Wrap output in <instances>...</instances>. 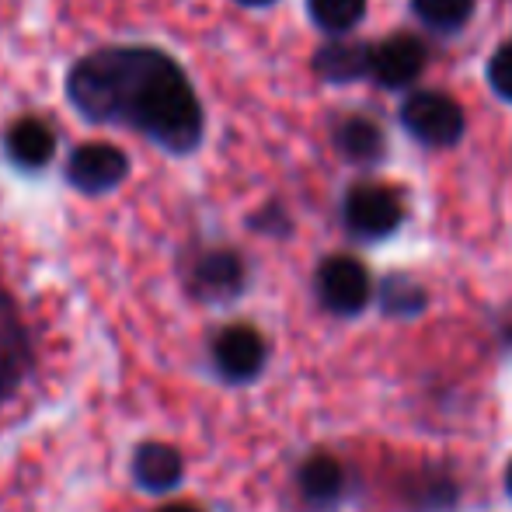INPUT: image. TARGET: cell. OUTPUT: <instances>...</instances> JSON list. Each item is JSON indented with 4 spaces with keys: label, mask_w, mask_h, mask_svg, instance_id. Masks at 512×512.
I'll return each instance as SVG.
<instances>
[{
    "label": "cell",
    "mask_w": 512,
    "mask_h": 512,
    "mask_svg": "<svg viewBox=\"0 0 512 512\" xmlns=\"http://www.w3.org/2000/svg\"><path fill=\"white\" fill-rule=\"evenodd\" d=\"M213 363L220 370L223 380H234V384H244V380L258 377L265 363V338L258 335L251 324H230L216 335L213 342Z\"/></svg>",
    "instance_id": "9"
},
{
    "label": "cell",
    "mask_w": 512,
    "mask_h": 512,
    "mask_svg": "<svg viewBox=\"0 0 512 512\" xmlns=\"http://www.w3.org/2000/svg\"><path fill=\"white\" fill-rule=\"evenodd\" d=\"M401 122L425 147H453L464 136V108L443 91H415L401 108Z\"/></svg>",
    "instance_id": "3"
},
{
    "label": "cell",
    "mask_w": 512,
    "mask_h": 512,
    "mask_svg": "<svg viewBox=\"0 0 512 512\" xmlns=\"http://www.w3.org/2000/svg\"><path fill=\"white\" fill-rule=\"evenodd\" d=\"M415 4V14L425 21V25L439 28V32H457V28L467 25L474 11V0H411Z\"/></svg>",
    "instance_id": "15"
},
{
    "label": "cell",
    "mask_w": 512,
    "mask_h": 512,
    "mask_svg": "<svg viewBox=\"0 0 512 512\" xmlns=\"http://www.w3.org/2000/svg\"><path fill=\"white\" fill-rule=\"evenodd\" d=\"M335 150L352 164H373L384 154V133H380L377 122L363 119V115H352V119L338 122Z\"/></svg>",
    "instance_id": "12"
},
{
    "label": "cell",
    "mask_w": 512,
    "mask_h": 512,
    "mask_svg": "<svg viewBox=\"0 0 512 512\" xmlns=\"http://www.w3.org/2000/svg\"><path fill=\"white\" fill-rule=\"evenodd\" d=\"M154 512H203V509L189 506V502H171V506H161V509H154Z\"/></svg>",
    "instance_id": "18"
},
{
    "label": "cell",
    "mask_w": 512,
    "mask_h": 512,
    "mask_svg": "<svg viewBox=\"0 0 512 512\" xmlns=\"http://www.w3.org/2000/svg\"><path fill=\"white\" fill-rule=\"evenodd\" d=\"M384 293H391V297L398 293V300H387V307H391V310H415V307H422V293H418V286L405 283V279H391Z\"/></svg>",
    "instance_id": "17"
},
{
    "label": "cell",
    "mask_w": 512,
    "mask_h": 512,
    "mask_svg": "<svg viewBox=\"0 0 512 512\" xmlns=\"http://www.w3.org/2000/svg\"><path fill=\"white\" fill-rule=\"evenodd\" d=\"M342 481H345L342 464L335 457H328V453H317V457H310L300 467V488H304L310 502H331L342 492Z\"/></svg>",
    "instance_id": "13"
},
{
    "label": "cell",
    "mask_w": 512,
    "mask_h": 512,
    "mask_svg": "<svg viewBox=\"0 0 512 512\" xmlns=\"http://www.w3.org/2000/svg\"><path fill=\"white\" fill-rule=\"evenodd\" d=\"M425 70V46L422 39L408 32L387 35L384 42L370 46V77L384 88H408Z\"/></svg>",
    "instance_id": "8"
},
{
    "label": "cell",
    "mask_w": 512,
    "mask_h": 512,
    "mask_svg": "<svg viewBox=\"0 0 512 512\" xmlns=\"http://www.w3.org/2000/svg\"><path fill=\"white\" fill-rule=\"evenodd\" d=\"M63 95L84 122L129 129L171 157L196 154L206 140L196 84L168 49L150 42H115L77 56Z\"/></svg>",
    "instance_id": "1"
},
{
    "label": "cell",
    "mask_w": 512,
    "mask_h": 512,
    "mask_svg": "<svg viewBox=\"0 0 512 512\" xmlns=\"http://www.w3.org/2000/svg\"><path fill=\"white\" fill-rule=\"evenodd\" d=\"M129 171H133L129 154L108 140L77 143V147L67 154V161H63V178H67V185L91 199L122 189Z\"/></svg>",
    "instance_id": "2"
},
{
    "label": "cell",
    "mask_w": 512,
    "mask_h": 512,
    "mask_svg": "<svg viewBox=\"0 0 512 512\" xmlns=\"http://www.w3.org/2000/svg\"><path fill=\"white\" fill-rule=\"evenodd\" d=\"M133 478L143 492H171L182 485L185 460L168 443H143L133 457Z\"/></svg>",
    "instance_id": "10"
},
{
    "label": "cell",
    "mask_w": 512,
    "mask_h": 512,
    "mask_svg": "<svg viewBox=\"0 0 512 512\" xmlns=\"http://www.w3.org/2000/svg\"><path fill=\"white\" fill-rule=\"evenodd\" d=\"M488 84H492L506 102H512V42H506V46L492 56V63H488Z\"/></svg>",
    "instance_id": "16"
},
{
    "label": "cell",
    "mask_w": 512,
    "mask_h": 512,
    "mask_svg": "<svg viewBox=\"0 0 512 512\" xmlns=\"http://www.w3.org/2000/svg\"><path fill=\"white\" fill-rule=\"evenodd\" d=\"M0 147H4V157L11 168L25 171V175H39L56 161V129L53 122L35 112L14 115L4 126Z\"/></svg>",
    "instance_id": "4"
},
{
    "label": "cell",
    "mask_w": 512,
    "mask_h": 512,
    "mask_svg": "<svg viewBox=\"0 0 512 512\" xmlns=\"http://www.w3.org/2000/svg\"><path fill=\"white\" fill-rule=\"evenodd\" d=\"M241 7H272L276 0H237Z\"/></svg>",
    "instance_id": "19"
},
{
    "label": "cell",
    "mask_w": 512,
    "mask_h": 512,
    "mask_svg": "<svg viewBox=\"0 0 512 512\" xmlns=\"http://www.w3.org/2000/svg\"><path fill=\"white\" fill-rule=\"evenodd\" d=\"M317 297L331 314H359L370 300V272L349 255L324 258L317 269Z\"/></svg>",
    "instance_id": "6"
},
{
    "label": "cell",
    "mask_w": 512,
    "mask_h": 512,
    "mask_svg": "<svg viewBox=\"0 0 512 512\" xmlns=\"http://www.w3.org/2000/svg\"><path fill=\"white\" fill-rule=\"evenodd\" d=\"M314 74L328 84H349L370 77V46L366 42H328L314 53Z\"/></svg>",
    "instance_id": "11"
},
{
    "label": "cell",
    "mask_w": 512,
    "mask_h": 512,
    "mask_svg": "<svg viewBox=\"0 0 512 512\" xmlns=\"http://www.w3.org/2000/svg\"><path fill=\"white\" fill-rule=\"evenodd\" d=\"M405 206L401 196L387 185H356L345 196V223L359 237H387L401 227Z\"/></svg>",
    "instance_id": "5"
},
{
    "label": "cell",
    "mask_w": 512,
    "mask_h": 512,
    "mask_svg": "<svg viewBox=\"0 0 512 512\" xmlns=\"http://www.w3.org/2000/svg\"><path fill=\"white\" fill-rule=\"evenodd\" d=\"M307 14L314 18L317 28L331 35L352 32L363 21L366 0H307Z\"/></svg>",
    "instance_id": "14"
},
{
    "label": "cell",
    "mask_w": 512,
    "mask_h": 512,
    "mask_svg": "<svg viewBox=\"0 0 512 512\" xmlns=\"http://www.w3.org/2000/svg\"><path fill=\"white\" fill-rule=\"evenodd\" d=\"M509 495H512V464H509Z\"/></svg>",
    "instance_id": "20"
},
{
    "label": "cell",
    "mask_w": 512,
    "mask_h": 512,
    "mask_svg": "<svg viewBox=\"0 0 512 512\" xmlns=\"http://www.w3.org/2000/svg\"><path fill=\"white\" fill-rule=\"evenodd\" d=\"M244 262L237 251L230 248H209L203 255L192 262V272H189V283H192V293L199 300H209V304H223V300H234L237 293L244 290Z\"/></svg>",
    "instance_id": "7"
}]
</instances>
